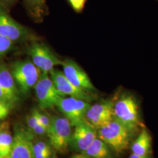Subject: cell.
Instances as JSON below:
<instances>
[{
  "label": "cell",
  "mask_w": 158,
  "mask_h": 158,
  "mask_svg": "<svg viewBox=\"0 0 158 158\" xmlns=\"http://www.w3.org/2000/svg\"><path fill=\"white\" fill-rule=\"evenodd\" d=\"M113 117L132 133L142 124L138 103L135 97L130 94H123L113 102Z\"/></svg>",
  "instance_id": "6da1fadb"
},
{
  "label": "cell",
  "mask_w": 158,
  "mask_h": 158,
  "mask_svg": "<svg viewBox=\"0 0 158 158\" xmlns=\"http://www.w3.org/2000/svg\"><path fill=\"white\" fill-rule=\"evenodd\" d=\"M97 138L117 153L124 152L130 145L132 133L115 119L97 130Z\"/></svg>",
  "instance_id": "7a4b0ae2"
},
{
  "label": "cell",
  "mask_w": 158,
  "mask_h": 158,
  "mask_svg": "<svg viewBox=\"0 0 158 158\" xmlns=\"http://www.w3.org/2000/svg\"><path fill=\"white\" fill-rule=\"evenodd\" d=\"M71 128L70 121L65 117H51L47 135L52 148L57 152L63 154L67 152L72 134Z\"/></svg>",
  "instance_id": "3957f363"
},
{
  "label": "cell",
  "mask_w": 158,
  "mask_h": 158,
  "mask_svg": "<svg viewBox=\"0 0 158 158\" xmlns=\"http://www.w3.org/2000/svg\"><path fill=\"white\" fill-rule=\"evenodd\" d=\"M11 72L19 90L25 94L35 87L42 73L32 62L28 60L16 62Z\"/></svg>",
  "instance_id": "277c9868"
},
{
  "label": "cell",
  "mask_w": 158,
  "mask_h": 158,
  "mask_svg": "<svg viewBox=\"0 0 158 158\" xmlns=\"http://www.w3.org/2000/svg\"><path fill=\"white\" fill-rule=\"evenodd\" d=\"M35 93L40 107L48 109L56 106L57 103L66 97L58 90L47 72H42L35 85Z\"/></svg>",
  "instance_id": "5b68a950"
},
{
  "label": "cell",
  "mask_w": 158,
  "mask_h": 158,
  "mask_svg": "<svg viewBox=\"0 0 158 158\" xmlns=\"http://www.w3.org/2000/svg\"><path fill=\"white\" fill-rule=\"evenodd\" d=\"M35 137L22 125L14 126L13 143L10 154L3 158H35L33 150Z\"/></svg>",
  "instance_id": "8992f818"
},
{
  "label": "cell",
  "mask_w": 158,
  "mask_h": 158,
  "mask_svg": "<svg viewBox=\"0 0 158 158\" xmlns=\"http://www.w3.org/2000/svg\"><path fill=\"white\" fill-rule=\"evenodd\" d=\"M90 106L89 102L72 97H63L56 106L73 127L85 121V114Z\"/></svg>",
  "instance_id": "52a82bcc"
},
{
  "label": "cell",
  "mask_w": 158,
  "mask_h": 158,
  "mask_svg": "<svg viewBox=\"0 0 158 158\" xmlns=\"http://www.w3.org/2000/svg\"><path fill=\"white\" fill-rule=\"evenodd\" d=\"M29 55L32 62L42 72L49 73L58 65H62L61 61L46 46L35 43L30 46Z\"/></svg>",
  "instance_id": "ba28073f"
},
{
  "label": "cell",
  "mask_w": 158,
  "mask_h": 158,
  "mask_svg": "<svg viewBox=\"0 0 158 158\" xmlns=\"http://www.w3.org/2000/svg\"><path fill=\"white\" fill-rule=\"evenodd\" d=\"M113 119V102L110 100L90 105L85 116V121L97 130L108 124Z\"/></svg>",
  "instance_id": "9c48e42d"
},
{
  "label": "cell",
  "mask_w": 158,
  "mask_h": 158,
  "mask_svg": "<svg viewBox=\"0 0 158 158\" xmlns=\"http://www.w3.org/2000/svg\"><path fill=\"white\" fill-rule=\"evenodd\" d=\"M74 127L69 147L76 152H84L97 138V130L85 120Z\"/></svg>",
  "instance_id": "30bf717a"
},
{
  "label": "cell",
  "mask_w": 158,
  "mask_h": 158,
  "mask_svg": "<svg viewBox=\"0 0 158 158\" xmlns=\"http://www.w3.org/2000/svg\"><path fill=\"white\" fill-rule=\"evenodd\" d=\"M49 74L57 89L64 96L68 95L89 102L93 100V97L89 91L82 90L72 84L60 70L53 69Z\"/></svg>",
  "instance_id": "8fae6325"
},
{
  "label": "cell",
  "mask_w": 158,
  "mask_h": 158,
  "mask_svg": "<svg viewBox=\"0 0 158 158\" xmlns=\"http://www.w3.org/2000/svg\"><path fill=\"white\" fill-rule=\"evenodd\" d=\"M63 74L74 85L87 91L95 90L90 79L85 71L71 59H66L62 63Z\"/></svg>",
  "instance_id": "7c38bea8"
},
{
  "label": "cell",
  "mask_w": 158,
  "mask_h": 158,
  "mask_svg": "<svg viewBox=\"0 0 158 158\" xmlns=\"http://www.w3.org/2000/svg\"><path fill=\"white\" fill-rule=\"evenodd\" d=\"M0 35L13 42L22 40L28 36L27 28L12 18L1 6H0Z\"/></svg>",
  "instance_id": "4fadbf2b"
},
{
  "label": "cell",
  "mask_w": 158,
  "mask_h": 158,
  "mask_svg": "<svg viewBox=\"0 0 158 158\" xmlns=\"http://www.w3.org/2000/svg\"><path fill=\"white\" fill-rule=\"evenodd\" d=\"M0 87L13 106L19 99V91L11 72L2 64H0Z\"/></svg>",
  "instance_id": "5bb4252c"
},
{
  "label": "cell",
  "mask_w": 158,
  "mask_h": 158,
  "mask_svg": "<svg viewBox=\"0 0 158 158\" xmlns=\"http://www.w3.org/2000/svg\"><path fill=\"white\" fill-rule=\"evenodd\" d=\"M152 138L148 130L143 128L135 140L132 143V153L141 156H149L151 150Z\"/></svg>",
  "instance_id": "9a60e30c"
},
{
  "label": "cell",
  "mask_w": 158,
  "mask_h": 158,
  "mask_svg": "<svg viewBox=\"0 0 158 158\" xmlns=\"http://www.w3.org/2000/svg\"><path fill=\"white\" fill-rule=\"evenodd\" d=\"M110 149L104 142L97 138L83 153L90 158H113Z\"/></svg>",
  "instance_id": "2e32d148"
},
{
  "label": "cell",
  "mask_w": 158,
  "mask_h": 158,
  "mask_svg": "<svg viewBox=\"0 0 158 158\" xmlns=\"http://www.w3.org/2000/svg\"><path fill=\"white\" fill-rule=\"evenodd\" d=\"M13 135L10 125L4 122L0 125V154L2 158L7 156L11 150Z\"/></svg>",
  "instance_id": "e0dca14e"
},
{
  "label": "cell",
  "mask_w": 158,
  "mask_h": 158,
  "mask_svg": "<svg viewBox=\"0 0 158 158\" xmlns=\"http://www.w3.org/2000/svg\"><path fill=\"white\" fill-rule=\"evenodd\" d=\"M29 13L35 18H40L45 15L47 10L46 0H25Z\"/></svg>",
  "instance_id": "ac0fdd59"
},
{
  "label": "cell",
  "mask_w": 158,
  "mask_h": 158,
  "mask_svg": "<svg viewBox=\"0 0 158 158\" xmlns=\"http://www.w3.org/2000/svg\"><path fill=\"white\" fill-rule=\"evenodd\" d=\"M13 44V41L0 35V58L11 49Z\"/></svg>",
  "instance_id": "d6986e66"
},
{
  "label": "cell",
  "mask_w": 158,
  "mask_h": 158,
  "mask_svg": "<svg viewBox=\"0 0 158 158\" xmlns=\"http://www.w3.org/2000/svg\"><path fill=\"white\" fill-rule=\"evenodd\" d=\"M39 123L38 117L36 115V109H34L31 113L27 117V130L31 133L32 131L34 129L35 125Z\"/></svg>",
  "instance_id": "ffe728a7"
},
{
  "label": "cell",
  "mask_w": 158,
  "mask_h": 158,
  "mask_svg": "<svg viewBox=\"0 0 158 158\" xmlns=\"http://www.w3.org/2000/svg\"><path fill=\"white\" fill-rule=\"evenodd\" d=\"M87 0H68L70 6L74 11L80 13L83 11Z\"/></svg>",
  "instance_id": "44dd1931"
},
{
  "label": "cell",
  "mask_w": 158,
  "mask_h": 158,
  "mask_svg": "<svg viewBox=\"0 0 158 158\" xmlns=\"http://www.w3.org/2000/svg\"><path fill=\"white\" fill-rule=\"evenodd\" d=\"M36 115L38 117L39 123L48 130L51 125V118L45 113H42L36 109Z\"/></svg>",
  "instance_id": "7402d4cb"
},
{
  "label": "cell",
  "mask_w": 158,
  "mask_h": 158,
  "mask_svg": "<svg viewBox=\"0 0 158 158\" xmlns=\"http://www.w3.org/2000/svg\"><path fill=\"white\" fill-rule=\"evenodd\" d=\"M11 107L9 103L0 100V119H4L7 117Z\"/></svg>",
  "instance_id": "603a6c76"
},
{
  "label": "cell",
  "mask_w": 158,
  "mask_h": 158,
  "mask_svg": "<svg viewBox=\"0 0 158 158\" xmlns=\"http://www.w3.org/2000/svg\"><path fill=\"white\" fill-rule=\"evenodd\" d=\"M31 133L34 135L39 136H42L46 135H47L48 130L45 127H44L42 125L40 124V123H38L35 125L34 129L32 131Z\"/></svg>",
  "instance_id": "cb8c5ba5"
},
{
  "label": "cell",
  "mask_w": 158,
  "mask_h": 158,
  "mask_svg": "<svg viewBox=\"0 0 158 158\" xmlns=\"http://www.w3.org/2000/svg\"><path fill=\"white\" fill-rule=\"evenodd\" d=\"M0 100L9 103L10 104H11L10 102H9L8 97L6 95V93L4 92V91L2 89V88L1 87H0Z\"/></svg>",
  "instance_id": "d4e9b609"
},
{
  "label": "cell",
  "mask_w": 158,
  "mask_h": 158,
  "mask_svg": "<svg viewBox=\"0 0 158 158\" xmlns=\"http://www.w3.org/2000/svg\"><path fill=\"white\" fill-rule=\"evenodd\" d=\"M15 0H0V6L4 8V6L11 4Z\"/></svg>",
  "instance_id": "484cf974"
},
{
  "label": "cell",
  "mask_w": 158,
  "mask_h": 158,
  "mask_svg": "<svg viewBox=\"0 0 158 158\" xmlns=\"http://www.w3.org/2000/svg\"><path fill=\"white\" fill-rule=\"evenodd\" d=\"M69 158H90L87 156L86 155H85L83 153H79L77 154H74Z\"/></svg>",
  "instance_id": "4316f807"
},
{
  "label": "cell",
  "mask_w": 158,
  "mask_h": 158,
  "mask_svg": "<svg viewBox=\"0 0 158 158\" xmlns=\"http://www.w3.org/2000/svg\"><path fill=\"white\" fill-rule=\"evenodd\" d=\"M128 158H151L149 156H141L132 153Z\"/></svg>",
  "instance_id": "83f0119b"
},
{
  "label": "cell",
  "mask_w": 158,
  "mask_h": 158,
  "mask_svg": "<svg viewBox=\"0 0 158 158\" xmlns=\"http://www.w3.org/2000/svg\"><path fill=\"white\" fill-rule=\"evenodd\" d=\"M52 158H58L57 157L56 155H55V154H54L53 155V157H52Z\"/></svg>",
  "instance_id": "f1b7e54d"
},
{
  "label": "cell",
  "mask_w": 158,
  "mask_h": 158,
  "mask_svg": "<svg viewBox=\"0 0 158 158\" xmlns=\"http://www.w3.org/2000/svg\"><path fill=\"white\" fill-rule=\"evenodd\" d=\"M0 158H3L2 157V156L1 155V154H0Z\"/></svg>",
  "instance_id": "f546056e"
}]
</instances>
